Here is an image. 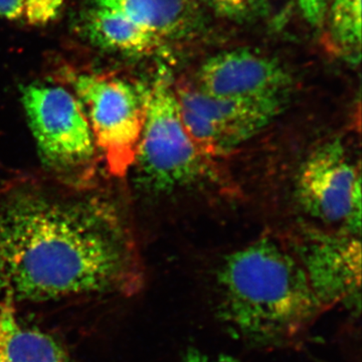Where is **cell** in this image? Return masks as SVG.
<instances>
[{
	"mask_svg": "<svg viewBox=\"0 0 362 362\" xmlns=\"http://www.w3.org/2000/svg\"><path fill=\"white\" fill-rule=\"evenodd\" d=\"M144 282L129 211L111 185L0 178V304L131 297Z\"/></svg>",
	"mask_w": 362,
	"mask_h": 362,
	"instance_id": "cell-1",
	"label": "cell"
},
{
	"mask_svg": "<svg viewBox=\"0 0 362 362\" xmlns=\"http://www.w3.org/2000/svg\"><path fill=\"white\" fill-rule=\"evenodd\" d=\"M214 281L218 318L254 346L297 342L332 308L294 247L270 235L226 255Z\"/></svg>",
	"mask_w": 362,
	"mask_h": 362,
	"instance_id": "cell-2",
	"label": "cell"
},
{
	"mask_svg": "<svg viewBox=\"0 0 362 362\" xmlns=\"http://www.w3.org/2000/svg\"><path fill=\"white\" fill-rule=\"evenodd\" d=\"M214 162L188 134L175 83L161 71L148 84L146 116L132 166L138 182L154 194L187 189L213 180Z\"/></svg>",
	"mask_w": 362,
	"mask_h": 362,
	"instance_id": "cell-3",
	"label": "cell"
},
{
	"mask_svg": "<svg viewBox=\"0 0 362 362\" xmlns=\"http://www.w3.org/2000/svg\"><path fill=\"white\" fill-rule=\"evenodd\" d=\"M21 101L49 175L76 185L97 182L101 156L77 97L62 86L32 84Z\"/></svg>",
	"mask_w": 362,
	"mask_h": 362,
	"instance_id": "cell-4",
	"label": "cell"
},
{
	"mask_svg": "<svg viewBox=\"0 0 362 362\" xmlns=\"http://www.w3.org/2000/svg\"><path fill=\"white\" fill-rule=\"evenodd\" d=\"M89 121L109 175H127L134 164L148 102V84L98 73H64Z\"/></svg>",
	"mask_w": 362,
	"mask_h": 362,
	"instance_id": "cell-5",
	"label": "cell"
},
{
	"mask_svg": "<svg viewBox=\"0 0 362 362\" xmlns=\"http://www.w3.org/2000/svg\"><path fill=\"white\" fill-rule=\"evenodd\" d=\"M298 204L314 220L339 232L361 230V164L339 138L317 146L298 171Z\"/></svg>",
	"mask_w": 362,
	"mask_h": 362,
	"instance_id": "cell-6",
	"label": "cell"
},
{
	"mask_svg": "<svg viewBox=\"0 0 362 362\" xmlns=\"http://www.w3.org/2000/svg\"><path fill=\"white\" fill-rule=\"evenodd\" d=\"M175 92L185 129L202 153L214 161L251 141L286 108L209 96L192 84H175Z\"/></svg>",
	"mask_w": 362,
	"mask_h": 362,
	"instance_id": "cell-7",
	"label": "cell"
},
{
	"mask_svg": "<svg viewBox=\"0 0 362 362\" xmlns=\"http://www.w3.org/2000/svg\"><path fill=\"white\" fill-rule=\"evenodd\" d=\"M192 85L221 99L286 107L294 81L279 59L239 47L206 59L197 69Z\"/></svg>",
	"mask_w": 362,
	"mask_h": 362,
	"instance_id": "cell-8",
	"label": "cell"
},
{
	"mask_svg": "<svg viewBox=\"0 0 362 362\" xmlns=\"http://www.w3.org/2000/svg\"><path fill=\"white\" fill-rule=\"evenodd\" d=\"M358 235L344 232L305 233L292 246L299 254L319 291L331 307L358 300L361 245Z\"/></svg>",
	"mask_w": 362,
	"mask_h": 362,
	"instance_id": "cell-9",
	"label": "cell"
},
{
	"mask_svg": "<svg viewBox=\"0 0 362 362\" xmlns=\"http://www.w3.org/2000/svg\"><path fill=\"white\" fill-rule=\"evenodd\" d=\"M94 6L127 16L164 42L192 39L204 28L201 0H92Z\"/></svg>",
	"mask_w": 362,
	"mask_h": 362,
	"instance_id": "cell-10",
	"label": "cell"
},
{
	"mask_svg": "<svg viewBox=\"0 0 362 362\" xmlns=\"http://www.w3.org/2000/svg\"><path fill=\"white\" fill-rule=\"evenodd\" d=\"M85 32L92 44L105 51L147 57L164 51L166 42L127 16L93 6L86 14Z\"/></svg>",
	"mask_w": 362,
	"mask_h": 362,
	"instance_id": "cell-11",
	"label": "cell"
},
{
	"mask_svg": "<svg viewBox=\"0 0 362 362\" xmlns=\"http://www.w3.org/2000/svg\"><path fill=\"white\" fill-rule=\"evenodd\" d=\"M0 356L9 362H78L49 333L23 322L9 302L0 304Z\"/></svg>",
	"mask_w": 362,
	"mask_h": 362,
	"instance_id": "cell-12",
	"label": "cell"
},
{
	"mask_svg": "<svg viewBox=\"0 0 362 362\" xmlns=\"http://www.w3.org/2000/svg\"><path fill=\"white\" fill-rule=\"evenodd\" d=\"M361 0H329L328 42L331 51L352 65L361 57Z\"/></svg>",
	"mask_w": 362,
	"mask_h": 362,
	"instance_id": "cell-13",
	"label": "cell"
},
{
	"mask_svg": "<svg viewBox=\"0 0 362 362\" xmlns=\"http://www.w3.org/2000/svg\"><path fill=\"white\" fill-rule=\"evenodd\" d=\"M64 0H25L23 16L30 25H44L59 16Z\"/></svg>",
	"mask_w": 362,
	"mask_h": 362,
	"instance_id": "cell-14",
	"label": "cell"
},
{
	"mask_svg": "<svg viewBox=\"0 0 362 362\" xmlns=\"http://www.w3.org/2000/svg\"><path fill=\"white\" fill-rule=\"evenodd\" d=\"M214 13L230 21H243L256 8L252 0H201Z\"/></svg>",
	"mask_w": 362,
	"mask_h": 362,
	"instance_id": "cell-15",
	"label": "cell"
},
{
	"mask_svg": "<svg viewBox=\"0 0 362 362\" xmlns=\"http://www.w3.org/2000/svg\"><path fill=\"white\" fill-rule=\"evenodd\" d=\"M302 9L307 20L318 25L327 13L329 0H301Z\"/></svg>",
	"mask_w": 362,
	"mask_h": 362,
	"instance_id": "cell-16",
	"label": "cell"
},
{
	"mask_svg": "<svg viewBox=\"0 0 362 362\" xmlns=\"http://www.w3.org/2000/svg\"><path fill=\"white\" fill-rule=\"evenodd\" d=\"M25 0H0V16L9 21L20 20L23 16Z\"/></svg>",
	"mask_w": 362,
	"mask_h": 362,
	"instance_id": "cell-17",
	"label": "cell"
},
{
	"mask_svg": "<svg viewBox=\"0 0 362 362\" xmlns=\"http://www.w3.org/2000/svg\"><path fill=\"white\" fill-rule=\"evenodd\" d=\"M181 362H240L235 359V357L230 356H211L209 354H204V352L199 351L197 349H189L187 350L185 356H183L182 361Z\"/></svg>",
	"mask_w": 362,
	"mask_h": 362,
	"instance_id": "cell-18",
	"label": "cell"
},
{
	"mask_svg": "<svg viewBox=\"0 0 362 362\" xmlns=\"http://www.w3.org/2000/svg\"><path fill=\"white\" fill-rule=\"evenodd\" d=\"M252 2H254L256 8H259V7L265 6L266 0H252Z\"/></svg>",
	"mask_w": 362,
	"mask_h": 362,
	"instance_id": "cell-19",
	"label": "cell"
},
{
	"mask_svg": "<svg viewBox=\"0 0 362 362\" xmlns=\"http://www.w3.org/2000/svg\"><path fill=\"white\" fill-rule=\"evenodd\" d=\"M0 362H9V361H7L6 358H4V357H2L1 356H0Z\"/></svg>",
	"mask_w": 362,
	"mask_h": 362,
	"instance_id": "cell-20",
	"label": "cell"
}]
</instances>
